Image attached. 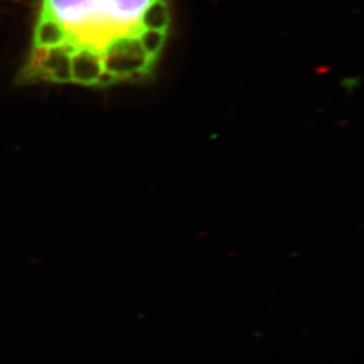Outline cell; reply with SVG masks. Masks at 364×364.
<instances>
[{"label":"cell","instance_id":"cell-1","mask_svg":"<svg viewBox=\"0 0 364 364\" xmlns=\"http://www.w3.org/2000/svg\"><path fill=\"white\" fill-rule=\"evenodd\" d=\"M168 0H38L21 84L107 88L151 76L169 37Z\"/></svg>","mask_w":364,"mask_h":364}]
</instances>
